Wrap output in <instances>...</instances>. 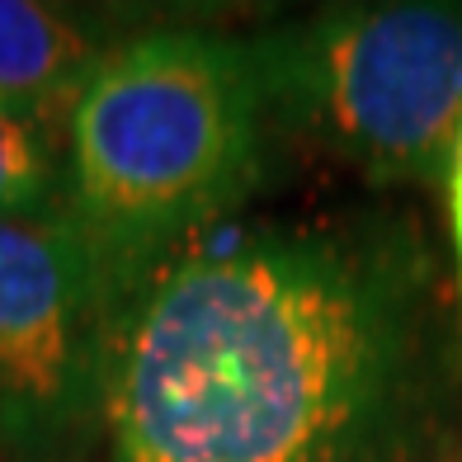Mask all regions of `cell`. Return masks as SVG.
<instances>
[{"label":"cell","mask_w":462,"mask_h":462,"mask_svg":"<svg viewBox=\"0 0 462 462\" xmlns=\"http://www.w3.org/2000/svg\"><path fill=\"white\" fill-rule=\"evenodd\" d=\"M415 377L406 250L255 231L133 292L104 434L114 462H383L415 415Z\"/></svg>","instance_id":"6da1fadb"},{"label":"cell","mask_w":462,"mask_h":462,"mask_svg":"<svg viewBox=\"0 0 462 462\" xmlns=\"http://www.w3.org/2000/svg\"><path fill=\"white\" fill-rule=\"evenodd\" d=\"M264 114L250 48L208 29H152L99 61L67 118V213L128 302L250 189Z\"/></svg>","instance_id":"7a4b0ae2"},{"label":"cell","mask_w":462,"mask_h":462,"mask_svg":"<svg viewBox=\"0 0 462 462\" xmlns=\"http://www.w3.org/2000/svg\"><path fill=\"white\" fill-rule=\"evenodd\" d=\"M264 104L373 180L448 175L462 133V5H354L245 43Z\"/></svg>","instance_id":"3957f363"},{"label":"cell","mask_w":462,"mask_h":462,"mask_svg":"<svg viewBox=\"0 0 462 462\" xmlns=\"http://www.w3.org/2000/svg\"><path fill=\"white\" fill-rule=\"evenodd\" d=\"M123 307L71 213L0 217V462L90 457Z\"/></svg>","instance_id":"277c9868"},{"label":"cell","mask_w":462,"mask_h":462,"mask_svg":"<svg viewBox=\"0 0 462 462\" xmlns=\"http://www.w3.org/2000/svg\"><path fill=\"white\" fill-rule=\"evenodd\" d=\"M109 43L95 24L43 0H0V104L67 128L80 90L90 86Z\"/></svg>","instance_id":"5b68a950"},{"label":"cell","mask_w":462,"mask_h":462,"mask_svg":"<svg viewBox=\"0 0 462 462\" xmlns=\"http://www.w3.org/2000/svg\"><path fill=\"white\" fill-rule=\"evenodd\" d=\"M48 213H67V175L52 146V128L0 104V217Z\"/></svg>","instance_id":"8992f818"},{"label":"cell","mask_w":462,"mask_h":462,"mask_svg":"<svg viewBox=\"0 0 462 462\" xmlns=\"http://www.w3.org/2000/svg\"><path fill=\"white\" fill-rule=\"evenodd\" d=\"M448 222H453V250H457V288H462V133L448 165Z\"/></svg>","instance_id":"52a82bcc"},{"label":"cell","mask_w":462,"mask_h":462,"mask_svg":"<svg viewBox=\"0 0 462 462\" xmlns=\"http://www.w3.org/2000/svg\"><path fill=\"white\" fill-rule=\"evenodd\" d=\"M453 462H462V453H457V457H453Z\"/></svg>","instance_id":"ba28073f"}]
</instances>
